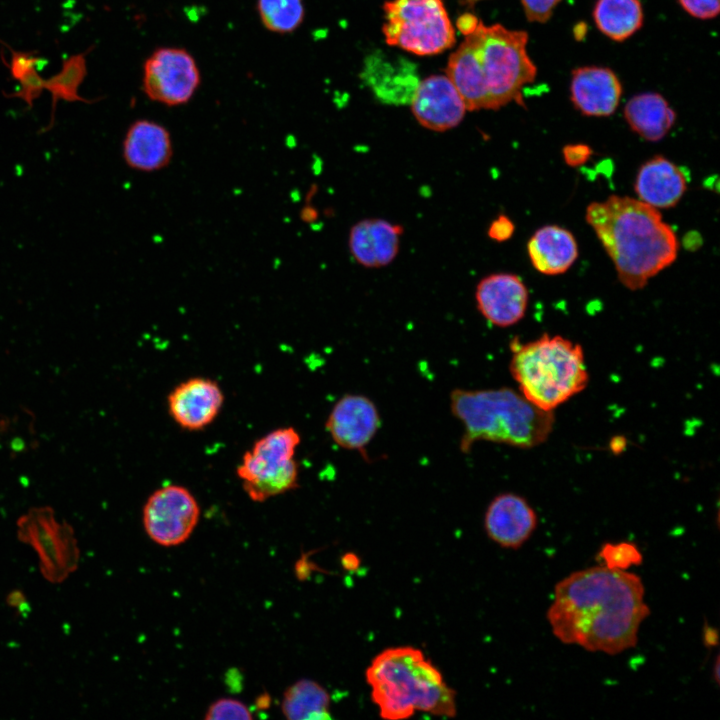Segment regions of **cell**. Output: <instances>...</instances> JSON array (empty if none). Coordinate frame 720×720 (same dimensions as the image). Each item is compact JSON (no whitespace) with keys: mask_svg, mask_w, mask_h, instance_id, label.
I'll list each match as a JSON object with an SVG mask.
<instances>
[{"mask_svg":"<svg viewBox=\"0 0 720 720\" xmlns=\"http://www.w3.org/2000/svg\"><path fill=\"white\" fill-rule=\"evenodd\" d=\"M207 720L219 719H253L251 710L242 702L233 698H220L207 709Z\"/></svg>","mask_w":720,"mask_h":720,"instance_id":"obj_27","label":"cell"},{"mask_svg":"<svg viewBox=\"0 0 720 720\" xmlns=\"http://www.w3.org/2000/svg\"><path fill=\"white\" fill-rule=\"evenodd\" d=\"M480 0H464V4L473 6ZM561 0H521L526 17L531 22L545 23L551 17L554 8Z\"/></svg>","mask_w":720,"mask_h":720,"instance_id":"obj_28","label":"cell"},{"mask_svg":"<svg viewBox=\"0 0 720 720\" xmlns=\"http://www.w3.org/2000/svg\"><path fill=\"white\" fill-rule=\"evenodd\" d=\"M387 44L416 55L443 52L455 43V30L442 0H391L384 4Z\"/></svg>","mask_w":720,"mask_h":720,"instance_id":"obj_8","label":"cell"},{"mask_svg":"<svg viewBox=\"0 0 720 720\" xmlns=\"http://www.w3.org/2000/svg\"><path fill=\"white\" fill-rule=\"evenodd\" d=\"M199 83L196 62L184 49L159 48L145 61L143 90L153 101L167 106L187 103Z\"/></svg>","mask_w":720,"mask_h":720,"instance_id":"obj_11","label":"cell"},{"mask_svg":"<svg viewBox=\"0 0 720 720\" xmlns=\"http://www.w3.org/2000/svg\"><path fill=\"white\" fill-rule=\"evenodd\" d=\"M715 681L719 682V658L718 657L715 662Z\"/></svg>","mask_w":720,"mask_h":720,"instance_id":"obj_34","label":"cell"},{"mask_svg":"<svg viewBox=\"0 0 720 720\" xmlns=\"http://www.w3.org/2000/svg\"><path fill=\"white\" fill-rule=\"evenodd\" d=\"M593 17L604 35L624 41L641 28L643 10L639 0H597Z\"/></svg>","mask_w":720,"mask_h":720,"instance_id":"obj_24","label":"cell"},{"mask_svg":"<svg viewBox=\"0 0 720 720\" xmlns=\"http://www.w3.org/2000/svg\"><path fill=\"white\" fill-rule=\"evenodd\" d=\"M511 344V375L521 395L537 408L552 412L588 385L580 344L547 333L527 343Z\"/></svg>","mask_w":720,"mask_h":720,"instance_id":"obj_6","label":"cell"},{"mask_svg":"<svg viewBox=\"0 0 720 720\" xmlns=\"http://www.w3.org/2000/svg\"><path fill=\"white\" fill-rule=\"evenodd\" d=\"M281 711L289 720L331 719L330 695L316 681L301 679L285 690Z\"/></svg>","mask_w":720,"mask_h":720,"instance_id":"obj_23","label":"cell"},{"mask_svg":"<svg viewBox=\"0 0 720 720\" xmlns=\"http://www.w3.org/2000/svg\"><path fill=\"white\" fill-rule=\"evenodd\" d=\"M537 515L530 504L514 493L496 496L484 516L488 537L504 548L517 549L533 534Z\"/></svg>","mask_w":720,"mask_h":720,"instance_id":"obj_16","label":"cell"},{"mask_svg":"<svg viewBox=\"0 0 720 720\" xmlns=\"http://www.w3.org/2000/svg\"><path fill=\"white\" fill-rule=\"evenodd\" d=\"M533 267L546 275L566 272L578 257V247L570 231L557 225L538 229L527 244Z\"/></svg>","mask_w":720,"mask_h":720,"instance_id":"obj_21","label":"cell"},{"mask_svg":"<svg viewBox=\"0 0 720 720\" xmlns=\"http://www.w3.org/2000/svg\"><path fill=\"white\" fill-rule=\"evenodd\" d=\"M570 93L574 106L582 114L609 116L619 104L622 86L611 69L585 66L573 71Z\"/></svg>","mask_w":720,"mask_h":720,"instance_id":"obj_18","label":"cell"},{"mask_svg":"<svg viewBox=\"0 0 720 720\" xmlns=\"http://www.w3.org/2000/svg\"><path fill=\"white\" fill-rule=\"evenodd\" d=\"M624 117L634 132L652 142L662 139L676 120V114L665 98L654 92L632 97L626 103Z\"/></svg>","mask_w":720,"mask_h":720,"instance_id":"obj_22","label":"cell"},{"mask_svg":"<svg viewBox=\"0 0 720 720\" xmlns=\"http://www.w3.org/2000/svg\"><path fill=\"white\" fill-rule=\"evenodd\" d=\"M513 232L514 224L511 219L505 215H500L494 219L488 228V236L497 242L510 239Z\"/></svg>","mask_w":720,"mask_h":720,"instance_id":"obj_31","label":"cell"},{"mask_svg":"<svg viewBox=\"0 0 720 720\" xmlns=\"http://www.w3.org/2000/svg\"><path fill=\"white\" fill-rule=\"evenodd\" d=\"M682 8L691 16L711 19L719 13V0H679Z\"/></svg>","mask_w":720,"mask_h":720,"instance_id":"obj_29","label":"cell"},{"mask_svg":"<svg viewBox=\"0 0 720 720\" xmlns=\"http://www.w3.org/2000/svg\"><path fill=\"white\" fill-rule=\"evenodd\" d=\"M379 426L377 407L368 397L358 394L341 397L326 421V429L338 446L357 451L369 444Z\"/></svg>","mask_w":720,"mask_h":720,"instance_id":"obj_14","label":"cell"},{"mask_svg":"<svg viewBox=\"0 0 720 720\" xmlns=\"http://www.w3.org/2000/svg\"><path fill=\"white\" fill-rule=\"evenodd\" d=\"M475 299L479 312L493 325L509 327L525 315L529 294L520 277L495 273L477 284Z\"/></svg>","mask_w":720,"mask_h":720,"instance_id":"obj_15","label":"cell"},{"mask_svg":"<svg viewBox=\"0 0 720 720\" xmlns=\"http://www.w3.org/2000/svg\"><path fill=\"white\" fill-rule=\"evenodd\" d=\"M477 22L478 19L474 15L464 14L458 19L457 26L459 30L465 35L476 27Z\"/></svg>","mask_w":720,"mask_h":720,"instance_id":"obj_32","label":"cell"},{"mask_svg":"<svg viewBox=\"0 0 720 720\" xmlns=\"http://www.w3.org/2000/svg\"><path fill=\"white\" fill-rule=\"evenodd\" d=\"M547 612L553 634L565 644L609 655L633 648L649 615L641 579L625 570L597 566L561 580Z\"/></svg>","mask_w":720,"mask_h":720,"instance_id":"obj_1","label":"cell"},{"mask_svg":"<svg viewBox=\"0 0 720 720\" xmlns=\"http://www.w3.org/2000/svg\"><path fill=\"white\" fill-rule=\"evenodd\" d=\"M592 155V149L586 144H568L563 148V157L567 165H583Z\"/></svg>","mask_w":720,"mask_h":720,"instance_id":"obj_30","label":"cell"},{"mask_svg":"<svg viewBox=\"0 0 720 720\" xmlns=\"http://www.w3.org/2000/svg\"><path fill=\"white\" fill-rule=\"evenodd\" d=\"M402 233L401 225L380 218L363 219L349 232V250L364 267H384L396 258Z\"/></svg>","mask_w":720,"mask_h":720,"instance_id":"obj_19","label":"cell"},{"mask_svg":"<svg viewBox=\"0 0 720 720\" xmlns=\"http://www.w3.org/2000/svg\"><path fill=\"white\" fill-rule=\"evenodd\" d=\"M704 643L707 646H714L717 644V632L710 627L704 629Z\"/></svg>","mask_w":720,"mask_h":720,"instance_id":"obj_33","label":"cell"},{"mask_svg":"<svg viewBox=\"0 0 720 720\" xmlns=\"http://www.w3.org/2000/svg\"><path fill=\"white\" fill-rule=\"evenodd\" d=\"M371 699L384 719H407L415 712L454 717L456 692L418 648L391 647L381 651L365 672Z\"/></svg>","mask_w":720,"mask_h":720,"instance_id":"obj_4","label":"cell"},{"mask_svg":"<svg viewBox=\"0 0 720 720\" xmlns=\"http://www.w3.org/2000/svg\"><path fill=\"white\" fill-rule=\"evenodd\" d=\"M599 558L604 562V566L617 570H626L642 563V554L638 548L626 542L603 545Z\"/></svg>","mask_w":720,"mask_h":720,"instance_id":"obj_26","label":"cell"},{"mask_svg":"<svg viewBox=\"0 0 720 720\" xmlns=\"http://www.w3.org/2000/svg\"><path fill=\"white\" fill-rule=\"evenodd\" d=\"M258 13L263 25L276 33H290L302 23V0H258Z\"/></svg>","mask_w":720,"mask_h":720,"instance_id":"obj_25","label":"cell"},{"mask_svg":"<svg viewBox=\"0 0 720 720\" xmlns=\"http://www.w3.org/2000/svg\"><path fill=\"white\" fill-rule=\"evenodd\" d=\"M300 442L296 429L281 427L259 438L243 454L236 474L251 500L264 502L298 486L294 456Z\"/></svg>","mask_w":720,"mask_h":720,"instance_id":"obj_7","label":"cell"},{"mask_svg":"<svg viewBox=\"0 0 720 720\" xmlns=\"http://www.w3.org/2000/svg\"><path fill=\"white\" fill-rule=\"evenodd\" d=\"M16 526L18 539L38 555L40 572L47 581L61 583L78 568L80 550L74 530L59 521L52 508H31Z\"/></svg>","mask_w":720,"mask_h":720,"instance_id":"obj_9","label":"cell"},{"mask_svg":"<svg viewBox=\"0 0 720 720\" xmlns=\"http://www.w3.org/2000/svg\"><path fill=\"white\" fill-rule=\"evenodd\" d=\"M687 188L680 168L663 156H655L639 169L634 189L640 201L656 208L674 207Z\"/></svg>","mask_w":720,"mask_h":720,"instance_id":"obj_20","label":"cell"},{"mask_svg":"<svg viewBox=\"0 0 720 720\" xmlns=\"http://www.w3.org/2000/svg\"><path fill=\"white\" fill-rule=\"evenodd\" d=\"M417 121L433 131L456 127L467 109L458 90L447 76L433 75L418 84L411 98Z\"/></svg>","mask_w":720,"mask_h":720,"instance_id":"obj_13","label":"cell"},{"mask_svg":"<svg viewBox=\"0 0 720 720\" xmlns=\"http://www.w3.org/2000/svg\"><path fill=\"white\" fill-rule=\"evenodd\" d=\"M585 219L630 290L642 289L677 257L675 232L658 209L640 200L612 195L589 204Z\"/></svg>","mask_w":720,"mask_h":720,"instance_id":"obj_3","label":"cell"},{"mask_svg":"<svg viewBox=\"0 0 720 720\" xmlns=\"http://www.w3.org/2000/svg\"><path fill=\"white\" fill-rule=\"evenodd\" d=\"M174 154L169 131L163 125L141 119L128 128L122 143V156L130 168L153 173L167 167Z\"/></svg>","mask_w":720,"mask_h":720,"instance_id":"obj_17","label":"cell"},{"mask_svg":"<svg viewBox=\"0 0 720 720\" xmlns=\"http://www.w3.org/2000/svg\"><path fill=\"white\" fill-rule=\"evenodd\" d=\"M525 31L500 24L476 27L448 60L447 77L461 95L467 111L499 109L510 102L524 105L522 89L533 82L537 68L530 59Z\"/></svg>","mask_w":720,"mask_h":720,"instance_id":"obj_2","label":"cell"},{"mask_svg":"<svg viewBox=\"0 0 720 720\" xmlns=\"http://www.w3.org/2000/svg\"><path fill=\"white\" fill-rule=\"evenodd\" d=\"M452 414L464 426L460 450L467 453L479 440L531 448L542 444L554 426L552 412L541 410L516 391L455 389L450 394Z\"/></svg>","mask_w":720,"mask_h":720,"instance_id":"obj_5","label":"cell"},{"mask_svg":"<svg viewBox=\"0 0 720 720\" xmlns=\"http://www.w3.org/2000/svg\"><path fill=\"white\" fill-rule=\"evenodd\" d=\"M200 507L184 486L168 484L156 489L143 507V526L156 544L164 547L184 543L198 524Z\"/></svg>","mask_w":720,"mask_h":720,"instance_id":"obj_10","label":"cell"},{"mask_svg":"<svg viewBox=\"0 0 720 720\" xmlns=\"http://www.w3.org/2000/svg\"><path fill=\"white\" fill-rule=\"evenodd\" d=\"M167 403L170 416L181 428L198 431L218 416L224 394L216 381L193 377L175 386L168 395Z\"/></svg>","mask_w":720,"mask_h":720,"instance_id":"obj_12","label":"cell"}]
</instances>
